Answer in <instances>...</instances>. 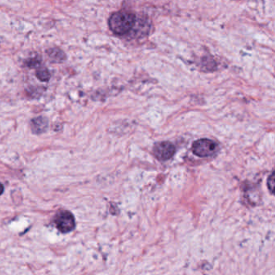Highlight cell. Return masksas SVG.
Segmentation results:
<instances>
[{
  "label": "cell",
  "mask_w": 275,
  "mask_h": 275,
  "mask_svg": "<svg viewBox=\"0 0 275 275\" xmlns=\"http://www.w3.org/2000/svg\"><path fill=\"white\" fill-rule=\"evenodd\" d=\"M57 229L61 233H69L75 228V220L71 212L61 211L58 212L55 219Z\"/></svg>",
  "instance_id": "3957f363"
},
{
  "label": "cell",
  "mask_w": 275,
  "mask_h": 275,
  "mask_svg": "<svg viewBox=\"0 0 275 275\" xmlns=\"http://www.w3.org/2000/svg\"><path fill=\"white\" fill-rule=\"evenodd\" d=\"M48 122L46 118L37 117L32 121V131L35 134H41L48 130Z\"/></svg>",
  "instance_id": "5b68a950"
},
{
  "label": "cell",
  "mask_w": 275,
  "mask_h": 275,
  "mask_svg": "<svg viewBox=\"0 0 275 275\" xmlns=\"http://www.w3.org/2000/svg\"><path fill=\"white\" fill-rule=\"evenodd\" d=\"M3 191H4V187H3L2 183H0V196L3 193Z\"/></svg>",
  "instance_id": "9c48e42d"
},
{
  "label": "cell",
  "mask_w": 275,
  "mask_h": 275,
  "mask_svg": "<svg viewBox=\"0 0 275 275\" xmlns=\"http://www.w3.org/2000/svg\"><path fill=\"white\" fill-rule=\"evenodd\" d=\"M137 16L132 13L119 11L110 17L108 24L110 29L118 36H125L133 29L137 24Z\"/></svg>",
  "instance_id": "6da1fadb"
},
{
  "label": "cell",
  "mask_w": 275,
  "mask_h": 275,
  "mask_svg": "<svg viewBox=\"0 0 275 275\" xmlns=\"http://www.w3.org/2000/svg\"><path fill=\"white\" fill-rule=\"evenodd\" d=\"M48 56L51 57V58L53 59V60H56L57 62H60V61H63L65 59V54H64L63 52L61 50H59L57 48H52L50 50L48 51Z\"/></svg>",
  "instance_id": "8992f818"
},
{
  "label": "cell",
  "mask_w": 275,
  "mask_h": 275,
  "mask_svg": "<svg viewBox=\"0 0 275 275\" xmlns=\"http://www.w3.org/2000/svg\"><path fill=\"white\" fill-rule=\"evenodd\" d=\"M36 76L42 82H47L51 77L50 73L45 68H41V69H38L37 72H36Z\"/></svg>",
  "instance_id": "52a82bcc"
},
{
  "label": "cell",
  "mask_w": 275,
  "mask_h": 275,
  "mask_svg": "<svg viewBox=\"0 0 275 275\" xmlns=\"http://www.w3.org/2000/svg\"><path fill=\"white\" fill-rule=\"evenodd\" d=\"M175 151H176V149H175V145L169 141L158 142V143L155 144L154 149H153L154 156L162 162L167 161L172 158L173 156L175 155Z\"/></svg>",
  "instance_id": "277c9868"
},
{
  "label": "cell",
  "mask_w": 275,
  "mask_h": 275,
  "mask_svg": "<svg viewBox=\"0 0 275 275\" xmlns=\"http://www.w3.org/2000/svg\"><path fill=\"white\" fill-rule=\"evenodd\" d=\"M217 145L210 139H200L192 145V151L200 158H207L216 153Z\"/></svg>",
  "instance_id": "7a4b0ae2"
},
{
  "label": "cell",
  "mask_w": 275,
  "mask_h": 275,
  "mask_svg": "<svg viewBox=\"0 0 275 275\" xmlns=\"http://www.w3.org/2000/svg\"><path fill=\"white\" fill-rule=\"evenodd\" d=\"M275 172H273L271 174V176L268 178V180H267V186H268V189H269L270 192H271V194L274 193V190H275Z\"/></svg>",
  "instance_id": "ba28073f"
}]
</instances>
